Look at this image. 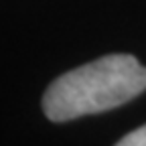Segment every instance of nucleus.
<instances>
[{
	"label": "nucleus",
	"mask_w": 146,
	"mask_h": 146,
	"mask_svg": "<svg viewBox=\"0 0 146 146\" xmlns=\"http://www.w3.org/2000/svg\"><path fill=\"white\" fill-rule=\"evenodd\" d=\"M146 89V67L132 55H106L55 79L43 96V112L51 122L114 110Z\"/></svg>",
	"instance_id": "nucleus-1"
},
{
	"label": "nucleus",
	"mask_w": 146,
	"mask_h": 146,
	"mask_svg": "<svg viewBox=\"0 0 146 146\" xmlns=\"http://www.w3.org/2000/svg\"><path fill=\"white\" fill-rule=\"evenodd\" d=\"M116 146H146V124L136 128L134 132L126 134Z\"/></svg>",
	"instance_id": "nucleus-2"
}]
</instances>
